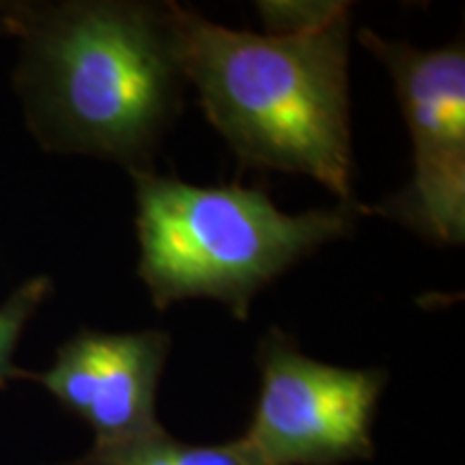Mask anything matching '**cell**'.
Returning <instances> with one entry per match:
<instances>
[{
  "label": "cell",
  "mask_w": 465,
  "mask_h": 465,
  "mask_svg": "<svg viewBox=\"0 0 465 465\" xmlns=\"http://www.w3.org/2000/svg\"><path fill=\"white\" fill-rule=\"evenodd\" d=\"M3 9H5V3H0V17H3ZM0 33H3V22H0Z\"/></svg>",
  "instance_id": "cell-10"
},
{
  "label": "cell",
  "mask_w": 465,
  "mask_h": 465,
  "mask_svg": "<svg viewBox=\"0 0 465 465\" xmlns=\"http://www.w3.org/2000/svg\"><path fill=\"white\" fill-rule=\"evenodd\" d=\"M171 351L162 330L100 332L83 328L56 349L42 373L25 371L56 403L89 424L93 446H114L162 431L155 397Z\"/></svg>",
  "instance_id": "cell-6"
},
{
  "label": "cell",
  "mask_w": 465,
  "mask_h": 465,
  "mask_svg": "<svg viewBox=\"0 0 465 465\" xmlns=\"http://www.w3.org/2000/svg\"><path fill=\"white\" fill-rule=\"evenodd\" d=\"M360 44L391 74L414 147V173L375 212L435 246L465 240V48L420 50L360 31Z\"/></svg>",
  "instance_id": "cell-5"
},
{
  "label": "cell",
  "mask_w": 465,
  "mask_h": 465,
  "mask_svg": "<svg viewBox=\"0 0 465 465\" xmlns=\"http://www.w3.org/2000/svg\"><path fill=\"white\" fill-rule=\"evenodd\" d=\"M67 465H248L237 440L226 444H185L164 429L147 438L93 449Z\"/></svg>",
  "instance_id": "cell-7"
},
{
  "label": "cell",
  "mask_w": 465,
  "mask_h": 465,
  "mask_svg": "<svg viewBox=\"0 0 465 465\" xmlns=\"http://www.w3.org/2000/svg\"><path fill=\"white\" fill-rule=\"evenodd\" d=\"M351 9L347 3H259L267 35H298L322 28Z\"/></svg>",
  "instance_id": "cell-9"
},
{
  "label": "cell",
  "mask_w": 465,
  "mask_h": 465,
  "mask_svg": "<svg viewBox=\"0 0 465 465\" xmlns=\"http://www.w3.org/2000/svg\"><path fill=\"white\" fill-rule=\"evenodd\" d=\"M20 42L14 84L45 151L153 171L183 104L171 3H5Z\"/></svg>",
  "instance_id": "cell-1"
},
{
  "label": "cell",
  "mask_w": 465,
  "mask_h": 465,
  "mask_svg": "<svg viewBox=\"0 0 465 465\" xmlns=\"http://www.w3.org/2000/svg\"><path fill=\"white\" fill-rule=\"evenodd\" d=\"M50 276H33L11 291L5 302H0V391L9 381L25 380V369L15 366L14 356L20 345L26 325L37 315L52 293Z\"/></svg>",
  "instance_id": "cell-8"
},
{
  "label": "cell",
  "mask_w": 465,
  "mask_h": 465,
  "mask_svg": "<svg viewBox=\"0 0 465 465\" xmlns=\"http://www.w3.org/2000/svg\"><path fill=\"white\" fill-rule=\"evenodd\" d=\"M183 75L243 168L306 174L341 203L353 196L351 9L322 28L259 35L171 3Z\"/></svg>",
  "instance_id": "cell-2"
},
{
  "label": "cell",
  "mask_w": 465,
  "mask_h": 465,
  "mask_svg": "<svg viewBox=\"0 0 465 465\" xmlns=\"http://www.w3.org/2000/svg\"><path fill=\"white\" fill-rule=\"evenodd\" d=\"M138 276L155 308L207 298L240 322L265 284L325 243L356 231L360 203L284 213L259 188L203 185L134 171Z\"/></svg>",
  "instance_id": "cell-3"
},
{
  "label": "cell",
  "mask_w": 465,
  "mask_h": 465,
  "mask_svg": "<svg viewBox=\"0 0 465 465\" xmlns=\"http://www.w3.org/2000/svg\"><path fill=\"white\" fill-rule=\"evenodd\" d=\"M257 366V407L237 438L248 465H342L375 457L373 422L386 371L319 362L278 328L261 339Z\"/></svg>",
  "instance_id": "cell-4"
}]
</instances>
